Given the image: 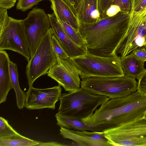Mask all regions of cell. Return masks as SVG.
Returning a JSON list of instances; mask_svg holds the SVG:
<instances>
[{"mask_svg": "<svg viewBox=\"0 0 146 146\" xmlns=\"http://www.w3.org/2000/svg\"><path fill=\"white\" fill-rule=\"evenodd\" d=\"M129 13L121 11L92 24H79V31L87 52L103 57L116 54L127 28Z\"/></svg>", "mask_w": 146, "mask_h": 146, "instance_id": "1", "label": "cell"}, {"mask_svg": "<svg viewBox=\"0 0 146 146\" xmlns=\"http://www.w3.org/2000/svg\"><path fill=\"white\" fill-rule=\"evenodd\" d=\"M146 95L137 91L123 98L104 103L91 116L82 120L92 125L111 124L116 127L145 117Z\"/></svg>", "mask_w": 146, "mask_h": 146, "instance_id": "2", "label": "cell"}, {"mask_svg": "<svg viewBox=\"0 0 146 146\" xmlns=\"http://www.w3.org/2000/svg\"><path fill=\"white\" fill-rule=\"evenodd\" d=\"M110 99L92 94L81 87L62 94L57 114L82 119L92 115L96 108Z\"/></svg>", "mask_w": 146, "mask_h": 146, "instance_id": "3", "label": "cell"}, {"mask_svg": "<svg viewBox=\"0 0 146 146\" xmlns=\"http://www.w3.org/2000/svg\"><path fill=\"white\" fill-rule=\"evenodd\" d=\"M81 81V87L94 94L110 99L127 96L137 91L135 79L123 76L120 77L91 76Z\"/></svg>", "mask_w": 146, "mask_h": 146, "instance_id": "4", "label": "cell"}, {"mask_svg": "<svg viewBox=\"0 0 146 146\" xmlns=\"http://www.w3.org/2000/svg\"><path fill=\"white\" fill-rule=\"evenodd\" d=\"M80 72L81 79L91 77H120L124 75L120 56L116 54L110 57L96 56L88 52L70 58Z\"/></svg>", "mask_w": 146, "mask_h": 146, "instance_id": "5", "label": "cell"}, {"mask_svg": "<svg viewBox=\"0 0 146 146\" xmlns=\"http://www.w3.org/2000/svg\"><path fill=\"white\" fill-rule=\"evenodd\" d=\"M53 32L49 28L33 56L28 61L26 74L29 87L38 78L47 74L58 62L52 42Z\"/></svg>", "mask_w": 146, "mask_h": 146, "instance_id": "6", "label": "cell"}, {"mask_svg": "<svg viewBox=\"0 0 146 146\" xmlns=\"http://www.w3.org/2000/svg\"><path fill=\"white\" fill-rule=\"evenodd\" d=\"M103 131L111 146H146V117Z\"/></svg>", "mask_w": 146, "mask_h": 146, "instance_id": "7", "label": "cell"}, {"mask_svg": "<svg viewBox=\"0 0 146 146\" xmlns=\"http://www.w3.org/2000/svg\"><path fill=\"white\" fill-rule=\"evenodd\" d=\"M10 50L23 56L28 61L31 57L22 20L9 17V22L0 29V50Z\"/></svg>", "mask_w": 146, "mask_h": 146, "instance_id": "8", "label": "cell"}, {"mask_svg": "<svg viewBox=\"0 0 146 146\" xmlns=\"http://www.w3.org/2000/svg\"><path fill=\"white\" fill-rule=\"evenodd\" d=\"M31 57L51 27L48 15L42 9L33 8L22 20Z\"/></svg>", "mask_w": 146, "mask_h": 146, "instance_id": "9", "label": "cell"}, {"mask_svg": "<svg viewBox=\"0 0 146 146\" xmlns=\"http://www.w3.org/2000/svg\"><path fill=\"white\" fill-rule=\"evenodd\" d=\"M48 71L47 76L55 80L66 91H76L80 88V72L70 57L59 59Z\"/></svg>", "mask_w": 146, "mask_h": 146, "instance_id": "10", "label": "cell"}, {"mask_svg": "<svg viewBox=\"0 0 146 146\" xmlns=\"http://www.w3.org/2000/svg\"><path fill=\"white\" fill-rule=\"evenodd\" d=\"M61 86L45 89L29 87L26 93L25 107L29 110L45 108L54 110L56 102L60 100L62 93Z\"/></svg>", "mask_w": 146, "mask_h": 146, "instance_id": "11", "label": "cell"}, {"mask_svg": "<svg viewBox=\"0 0 146 146\" xmlns=\"http://www.w3.org/2000/svg\"><path fill=\"white\" fill-rule=\"evenodd\" d=\"M146 44V22L137 25H128L127 29L121 40L116 54L128 55L135 48Z\"/></svg>", "mask_w": 146, "mask_h": 146, "instance_id": "12", "label": "cell"}, {"mask_svg": "<svg viewBox=\"0 0 146 146\" xmlns=\"http://www.w3.org/2000/svg\"><path fill=\"white\" fill-rule=\"evenodd\" d=\"M60 134L64 139H70L80 146H111L106 138L103 131L89 132L69 129L60 127Z\"/></svg>", "mask_w": 146, "mask_h": 146, "instance_id": "13", "label": "cell"}, {"mask_svg": "<svg viewBox=\"0 0 146 146\" xmlns=\"http://www.w3.org/2000/svg\"><path fill=\"white\" fill-rule=\"evenodd\" d=\"M47 15L53 35L58 40L69 57L77 56L87 53L85 47L77 45L68 36L60 26L53 13Z\"/></svg>", "mask_w": 146, "mask_h": 146, "instance_id": "14", "label": "cell"}, {"mask_svg": "<svg viewBox=\"0 0 146 146\" xmlns=\"http://www.w3.org/2000/svg\"><path fill=\"white\" fill-rule=\"evenodd\" d=\"M55 116L58 126L69 129L92 131H103L106 129L115 127L109 124L91 125L84 122L82 119L61 115L57 113Z\"/></svg>", "mask_w": 146, "mask_h": 146, "instance_id": "15", "label": "cell"}, {"mask_svg": "<svg viewBox=\"0 0 146 146\" xmlns=\"http://www.w3.org/2000/svg\"><path fill=\"white\" fill-rule=\"evenodd\" d=\"M10 60L5 50H0V104L5 102L13 88L9 68Z\"/></svg>", "mask_w": 146, "mask_h": 146, "instance_id": "16", "label": "cell"}, {"mask_svg": "<svg viewBox=\"0 0 146 146\" xmlns=\"http://www.w3.org/2000/svg\"><path fill=\"white\" fill-rule=\"evenodd\" d=\"M51 8L56 18L63 21L79 31L78 19L71 8L64 0H49Z\"/></svg>", "mask_w": 146, "mask_h": 146, "instance_id": "17", "label": "cell"}, {"mask_svg": "<svg viewBox=\"0 0 146 146\" xmlns=\"http://www.w3.org/2000/svg\"><path fill=\"white\" fill-rule=\"evenodd\" d=\"M120 60L125 76L138 80L145 69L144 62L138 59L132 52L126 56H121Z\"/></svg>", "mask_w": 146, "mask_h": 146, "instance_id": "18", "label": "cell"}, {"mask_svg": "<svg viewBox=\"0 0 146 146\" xmlns=\"http://www.w3.org/2000/svg\"><path fill=\"white\" fill-rule=\"evenodd\" d=\"M100 19L98 0H84L79 14L78 24H92Z\"/></svg>", "mask_w": 146, "mask_h": 146, "instance_id": "19", "label": "cell"}, {"mask_svg": "<svg viewBox=\"0 0 146 146\" xmlns=\"http://www.w3.org/2000/svg\"><path fill=\"white\" fill-rule=\"evenodd\" d=\"M9 68L13 89L16 94L17 105L19 109H21L25 107L26 94L21 90L19 85L17 64L10 60Z\"/></svg>", "mask_w": 146, "mask_h": 146, "instance_id": "20", "label": "cell"}, {"mask_svg": "<svg viewBox=\"0 0 146 146\" xmlns=\"http://www.w3.org/2000/svg\"><path fill=\"white\" fill-rule=\"evenodd\" d=\"M36 141L19 134L9 139H0V146H38Z\"/></svg>", "mask_w": 146, "mask_h": 146, "instance_id": "21", "label": "cell"}, {"mask_svg": "<svg viewBox=\"0 0 146 146\" xmlns=\"http://www.w3.org/2000/svg\"><path fill=\"white\" fill-rule=\"evenodd\" d=\"M57 19L64 31L74 43L79 46L85 47L84 39L79 31L76 30L67 23Z\"/></svg>", "mask_w": 146, "mask_h": 146, "instance_id": "22", "label": "cell"}, {"mask_svg": "<svg viewBox=\"0 0 146 146\" xmlns=\"http://www.w3.org/2000/svg\"><path fill=\"white\" fill-rule=\"evenodd\" d=\"M20 134L9 124L7 120L0 117V139H9Z\"/></svg>", "mask_w": 146, "mask_h": 146, "instance_id": "23", "label": "cell"}, {"mask_svg": "<svg viewBox=\"0 0 146 146\" xmlns=\"http://www.w3.org/2000/svg\"><path fill=\"white\" fill-rule=\"evenodd\" d=\"M128 23L138 24L146 22V6L140 11L129 14Z\"/></svg>", "mask_w": 146, "mask_h": 146, "instance_id": "24", "label": "cell"}, {"mask_svg": "<svg viewBox=\"0 0 146 146\" xmlns=\"http://www.w3.org/2000/svg\"><path fill=\"white\" fill-rule=\"evenodd\" d=\"M41 0H18L17 4V10L24 12L38 4Z\"/></svg>", "mask_w": 146, "mask_h": 146, "instance_id": "25", "label": "cell"}, {"mask_svg": "<svg viewBox=\"0 0 146 146\" xmlns=\"http://www.w3.org/2000/svg\"><path fill=\"white\" fill-rule=\"evenodd\" d=\"M52 39L53 46L57 58L63 59L69 57L58 40L53 35Z\"/></svg>", "mask_w": 146, "mask_h": 146, "instance_id": "26", "label": "cell"}, {"mask_svg": "<svg viewBox=\"0 0 146 146\" xmlns=\"http://www.w3.org/2000/svg\"><path fill=\"white\" fill-rule=\"evenodd\" d=\"M133 0H113L111 5L119 6L121 11L129 13L131 11Z\"/></svg>", "mask_w": 146, "mask_h": 146, "instance_id": "27", "label": "cell"}, {"mask_svg": "<svg viewBox=\"0 0 146 146\" xmlns=\"http://www.w3.org/2000/svg\"><path fill=\"white\" fill-rule=\"evenodd\" d=\"M113 0H98V8L100 19L106 17V12Z\"/></svg>", "mask_w": 146, "mask_h": 146, "instance_id": "28", "label": "cell"}, {"mask_svg": "<svg viewBox=\"0 0 146 146\" xmlns=\"http://www.w3.org/2000/svg\"><path fill=\"white\" fill-rule=\"evenodd\" d=\"M64 0L70 7L78 20L80 12L84 0Z\"/></svg>", "mask_w": 146, "mask_h": 146, "instance_id": "29", "label": "cell"}, {"mask_svg": "<svg viewBox=\"0 0 146 146\" xmlns=\"http://www.w3.org/2000/svg\"><path fill=\"white\" fill-rule=\"evenodd\" d=\"M137 91L143 95H146V69L138 79Z\"/></svg>", "mask_w": 146, "mask_h": 146, "instance_id": "30", "label": "cell"}, {"mask_svg": "<svg viewBox=\"0 0 146 146\" xmlns=\"http://www.w3.org/2000/svg\"><path fill=\"white\" fill-rule=\"evenodd\" d=\"M146 6V0H133L132 9L129 14L141 11Z\"/></svg>", "mask_w": 146, "mask_h": 146, "instance_id": "31", "label": "cell"}, {"mask_svg": "<svg viewBox=\"0 0 146 146\" xmlns=\"http://www.w3.org/2000/svg\"><path fill=\"white\" fill-rule=\"evenodd\" d=\"M9 19L7 9L0 7V29H3L6 26Z\"/></svg>", "mask_w": 146, "mask_h": 146, "instance_id": "32", "label": "cell"}, {"mask_svg": "<svg viewBox=\"0 0 146 146\" xmlns=\"http://www.w3.org/2000/svg\"><path fill=\"white\" fill-rule=\"evenodd\" d=\"M132 52L138 59L144 62L146 61V50L144 46L135 48Z\"/></svg>", "mask_w": 146, "mask_h": 146, "instance_id": "33", "label": "cell"}, {"mask_svg": "<svg viewBox=\"0 0 146 146\" xmlns=\"http://www.w3.org/2000/svg\"><path fill=\"white\" fill-rule=\"evenodd\" d=\"M121 11V9L119 6L111 5L106 11V17L114 16Z\"/></svg>", "mask_w": 146, "mask_h": 146, "instance_id": "34", "label": "cell"}, {"mask_svg": "<svg viewBox=\"0 0 146 146\" xmlns=\"http://www.w3.org/2000/svg\"><path fill=\"white\" fill-rule=\"evenodd\" d=\"M17 0H0V7L9 9L15 6Z\"/></svg>", "mask_w": 146, "mask_h": 146, "instance_id": "35", "label": "cell"}, {"mask_svg": "<svg viewBox=\"0 0 146 146\" xmlns=\"http://www.w3.org/2000/svg\"><path fill=\"white\" fill-rule=\"evenodd\" d=\"M68 146V145L64 144H63L58 143L56 142H43L39 141V143L38 146Z\"/></svg>", "mask_w": 146, "mask_h": 146, "instance_id": "36", "label": "cell"}, {"mask_svg": "<svg viewBox=\"0 0 146 146\" xmlns=\"http://www.w3.org/2000/svg\"><path fill=\"white\" fill-rule=\"evenodd\" d=\"M145 47V49L146 50V44H145L143 46Z\"/></svg>", "mask_w": 146, "mask_h": 146, "instance_id": "37", "label": "cell"}, {"mask_svg": "<svg viewBox=\"0 0 146 146\" xmlns=\"http://www.w3.org/2000/svg\"><path fill=\"white\" fill-rule=\"evenodd\" d=\"M41 0V1H43V0Z\"/></svg>", "mask_w": 146, "mask_h": 146, "instance_id": "38", "label": "cell"}, {"mask_svg": "<svg viewBox=\"0 0 146 146\" xmlns=\"http://www.w3.org/2000/svg\"><path fill=\"white\" fill-rule=\"evenodd\" d=\"M145 117H146V115Z\"/></svg>", "mask_w": 146, "mask_h": 146, "instance_id": "39", "label": "cell"}]
</instances>
